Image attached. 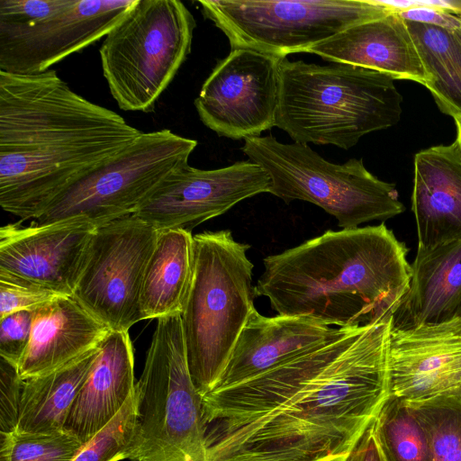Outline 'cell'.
I'll return each instance as SVG.
<instances>
[{
  "label": "cell",
  "instance_id": "6da1fadb",
  "mask_svg": "<svg viewBox=\"0 0 461 461\" xmlns=\"http://www.w3.org/2000/svg\"><path fill=\"white\" fill-rule=\"evenodd\" d=\"M393 318L331 336L249 380L202 397L208 461H333L389 398Z\"/></svg>",
  "mask_w": 461,
  "mask_h": 461
},
{
  "label": "cell",
  "instance_id": "7a4b0ae2",
  "mask_svg": "<svg viewBox=\"0 0 461 461\" xmlns=\"http://www.w3.org/2000/svg\"><path fill=\"white\" fill-rule=\"evenodd\" d=\"M141 131L74 92L54 69L0 71V205L37 220L68 187L125 150Z\"/></svg>",
  "mask_w": 461,
  "mask_h": 461
},
{
  "label": "cell",
  "instance_id": "3957f363",
  "mask_svg": "<svg viewBox=\"0 0 461 461\" xmlns=\"http://www.w3.org/2000/svg\"><path fill=\"white\" fill-rule=\"evenodd\" d=\"M408 249L384 223L327 230L263 259L254 286L278 315L330 327H359L394 318L408 293Z\"/></svg>",
  "mask_w": 461,
  "mask_h": 461
},
{
  "label": "cell",
  "instance_id": "277c9868",
  "mask_svg": "<svg viewBox=\"0 0 461 461\" xmlns=\"http://www.w3.org/2000/svg\"><path fill=\"white\" fill-rule=\"evenodd\" d=\"M394 78L344 63H279L276 126L297 143L349 149L372 131L396 124L402 96Z\"/></svg>",
  "mask_w": 461,
  "mask_h": 461
},
{
  "label": "cell",
  "instance_id": "5b68a950",
  "mask_svg": "<svg viewBox=\"0 0 461 461\" xmlns=\"http://www.w3.org/2000/svg\"><path fill=\"white\" fill-rule=\"evenodd\" d=\"M250 246L230 230L194 236V273L181 314L192 381L203 397L216 385L255 308Z\"/></svg>",
  "mask_w": 461,
  "mask_h": 461
},
{
  "label": "cell",
  "instance_id": "8992f818",
  "mask_svg": "<svg viewBox=\"0 0 461 461\" xmlns=\"http://www.w3.org/2000/svg\"><path fill=\"white\" fill-rule=\"evenodd\" d=\"M130 461H208L202 396L188 369L181 315L158 319L140 379Z\"/></svg>",
  "mask_w": 461,
  "mask_h": 461
},
{
  "label": "cell",
  "instance_id": "52a82bcc",
  "mask_svg": "<svg viewBox=\"0 0 461 461\" xmlns=\"http://www.w3.org/2000/svg\"><path fill=\"white\" fill-rule=\"evenodd\" d=\"M241 150L268 173L269 194L286 203H312L334 216L342 229L404 211L395 185L370 173L361 158L334 164L308 144L282 143L272 135L247 138Z\"/></svg>",
  "mask_w": 461,
  "mask_h": 461
},
{
  "label": "cell",
  "instance_id": "ba28073f",
  "mask_svg": "<svg viewBox=\"0 0 461 461\" xmlns=\"http://www.w3.org/2000/svg\"><path fill=\"white\" fill-rule=\"evenodd\" d=\"M196 23L178 0H137L104 36L103 75L123 111L149 113L187 59Z\"/></svg>",
  "mask_w": 461,
  "mask_h": 461
},
{
  "label": "cell",
  "instance_id": "9c48e42d",
  "mask_svg": "<svg viewBox=\"0 0 461 461\" xmlns=\"http://www.w3.org/2000/svg\"><path fill=\"white\" fill-rule=\"evenodd\" d=\"M204 18L228 38L230 50L278 58L307 50L345 29L392 12L375 0H198Z\"/></svg>",
  "mask_w": 461,
  "mask_h": 461
},
{
  "label": "cell",
  "instance_id": "30bf717a",
  "mask_svg": "<svg viewBox=\"0 0 461 461\" xmlns=\"http://www.w3.org/2000/svg\"><path fill=\"white\" fill-rule=\"evenodd\" d=\"M197 145L167 129L141 134L106 165L59 194L36 220L83 219L95 226L133 214Z\"/></svg>",
  "mask_w": 461,
  "mask_h": 461
},
{
  "label": "cell",
  "instance_id": "8fae6325",
  "mask_svg": "<svg viewBox=\"0 0 461 461\" xmlns=\"http://www.w3.org/2000/svg\"><path fill=\"white\" fill-rule=\"evenodd\" d=\"M158 234L134 214L95 229L72 297L110 330L143 321L141 286Z\"/></svg>",
  "mask_w": 461,
  "mask_h": 461
},
{
  "label": "cell",
  "instance_id": "7c38bea8",
  "mask_svg": "<svg viewBox=\"0 0 461 461\" xmlns=\"http://www.w3.org/2000/svg\"><path fill=\"white\" fill-rule=\"evenodd\" d=\"M281 59L252 50H231L214 67L194 100L202 122L232 140L258 137L276 126Z\"/></svg>",
  "mask_w": 461,
  "mask_h": 461
},
{
  "label": "cell",
  "instance_id": "4fadbf2b",
  "mask_svg": "<svg viewBox=\"0 0 461 461\" xmlns=\"http://www.w3.org/2000/svg\"><path fill=\"white\" fill-rule=\"evenodd\" d=\"M270 186L268 173L250 160L211 170L186 163L172 172L133 214L157 230L192 232L238 203L269 193Z\"/></svg>",
  "mask_w": 461,
  "mask_h": 461
},
{
  "label": "cell",
  "instance_id": "5bb4252c",
  "mask_svg": "<svg viewBox=\"0 0 461 461\" xmlns=\"http://www.w3.org/2000/svg\"><path fill=\"white\" fill-rule=\"evenodd\" d=\"M137 0H68L30 23L0 25V71L40 74L104 37Z\"/></svg>",
  "mask_w": 461,
  "mask_h": 461
},
{
  "label": "cell",
  "instance_id": "9a60e30c",
  "mask_svg": "<svg viewBox=\"0 0 461 461\" xmlns=\"http://www.w3.org/2000/svg\"><path fill=\"white\" fill-rule=\"evenodd\" d=\"M97 226L69 219L0 229V272L72 296Z\"/></svg>",
  "mask_w": 461,
  "mask_h": 461
},
{
  "label": "cell",
  "instance_id": "2e32d148",
  "mask_svg": "<svg viewBox=\"0 0 461 461\" xmlns=\"http://www.w3.org/2000/svg\"><path fill=\"white\" fill-rule=\"evenodd\" d=\"M388 382L389 396L405 402L461 394V318L410 327L393 322Z\"/></svg>",
  "mask_w": 461,
  "mask_h": 461
},
{
  "label": "cell",
  "instance_id": "e0dca14e",
  "mask_svg": "<svg viewBox=\"0 0 461 461\" xmlns=\"http://www.w3.org/2000/svg\"><path fill=\"white\" fill-rule=\"evenodd\" d=\"M307 53L333 63L366 68L427 86L429 77L406 22L392 12L352 25Z\"/></svg>",
  "mask_w": 461,
  "mask_h": 461
},
{
  "label": "cell",
  "instance_id": "ac0fdd59",
  "mask_svg": "<svg viewBox=\"0 0 461 461\" xmlns=\"http://www.w3.org/2000/svg\"><path fill=\"white\" fill-rule=\"evenodd\" d=\"M335 330L309 317H266L254 308L212 390L266 373L322 342Z\"/></svg>",
  "mask_w": 461,
  "mask_h": 461
},
{
  "label": "cell",
  "instance_id": "d6986e66",
  "mask_svg": "<svg viewBox=\"0 0 461 461\" xmlns=\"http://www.w3.org/2000/svg\"><path fill=\"white\" fill-rule=\"evenodd\" d=\"M411 201L418 249L461 240V146L456 140L415 155Z\"/></svg>",
  "mask_w": 461,
  "mask_h": 461
},
{
  "label": "cell",
  "instance_id": "ffe728a7",
  "mask_svg": "<svg viewBox=\"0 0 461 461\" xmlns=\"http://www.w3.org/2000/svg\"><path fill=\"white\" fill-rule=\"evenodd\" d=\"M99 348L64 425V429L83 445L118 414L136 387L129 331L110 330Z\"/></svg>",
  "mask_w": 461,
  "mask_h": 461
},
{
  "label": "cell",
  "instance_id": "44dd1931",
  "mask_svg": "<svg viewBox=\"0 0 461 461\" xmlns=\"http://www.w3.org/2000/svg\"><path fill=\"white\" fill-rule=\"evenodd\" d=\"M109 331L72 296H60L33 311L18 373L25 380L51 372L97 348Z\"/></svg>",
  "mask_w": 461,
  "mask_h": 461
},
{
  "label": "cell",
  "instance_id": "7402d4cb",
  "mask_svg": "<svg viewBox=\"0 0 461 461\" xmlns=\"http://www.w3.org/2000/svg\"><path fill=\"white\" fill-rule=\"evenodd\" d=\"M401 311L402 327L461 318V240L417 249L410 287Z\"/></svg>",
  "mask_w": 461,
  "mask_h": 461
},
{
  "label": "cell",
  "instance_id": "603a6c76",
  "mask_svg": "<svg viewBox=\"0 0 461 461\" xmlns=\"http://www.w3.org/2000/svg\"><path fill=\"white\" fill-rule=\"evenodd\" d=\"M194 236L183 229L158 230L140 293L143 320L181 315L194 273Z\"/></svg>",
  "mask_w": 461,
  "mask_h": 461
},
{
  "label": "cell",
  "instance_id": "cb8c5ba5",
  "mask_svg": "<svg viewBox=\"0 0 461 461\" xmlns=\"http://www.w3.org/2000/svg\"><path fill=\"white\" fill-rule=\"evenodd\" d=\"M99 346L51 372L23 380L16 432L64 430L70 409L99 354Z\"/></svg>",
  "mask_w": 461,
  "mask_h": 461
},
{
  "label": "cell",
  "instance_id": "d4e9b609",
  "mask_svg": "<svg viewBox=\"0 0 461 461\" xmlns=\"http://www.w3.org/2000/svg\"><path fill=\"white\" fill-rule=\"evenodd\" d=\"M406 22L429 77L427 88L439 110L461 114V41L455 31Z\"/></svg>",
  "mask_w": 461,
  "mask_h": 461
},
{
  "label": "cell",
  "instance_id": "484cf974",
  "mask_svg": "<svg viewBox=\"0 0 461 461\" xmlns=\"http://www.w3.org/2000/svg\"><path fill=\"white\" fill-rule=\"evenodd\" d=\"M373 423L386 461H432L427 435L405 401L389 396Z\"/></svg>",
  "mask_w": 461,
  "mask_h": 461
},
{
  "label": "cell",
  "instance_id": "4316f807",
  "mask_svg": "<svg viewBox=\"0 0 461 461\" xmlns=\"http://www.w3.org/2000/svg\"><path fill=\"white\" fill-rule=\"evenodd\" d=\"M421 424L432 461H461V394L406 402Z\"/></svg>",
  "mask_w": 461,
  "mask_h": 461
},
{
  "label": "cell",
  "instance_id": "83f0119b",
  "mask_svg": "<svg viewBox=\"0 0 461 461\" xmlns=\"http://www.w3.org/2000/svg\"><path fill=\"white\" fill-rule=\"evenodd\" d=\"M84 445L61 430L0 434V461H72Z\"/></svg>",
  "mask_w": 461,
  "mask_h": 461
},
{
  "label": "cell",
  "instance_id": "f1b7e54d",
  "mask_svg": "<svg viewBox=\"0 0 461 461\" xmlns=\"http://www.w3.org/2000/svg\"><path fill=\"white\" fill-rule=\"evenodd\" d=\"M135 420L136 393L134 392L118 414L82 447L72 461H122L127 459L133 437Z\"/></svg>",
  "mask_w": 461,
  "mask_h": 461
},
{
  "label": "cell",
  "instance_id": "f546056e",
  "mask_svg": "<svg viewBox=\"0 0 461 461\" xmlns=\"http://www.w3.org/2000/svg\"><path fill=\"white\" fill-rule=\"evenodd\" d=\"M64 294L0 272V318L34 311Z\"/></svg>",
  "mask_w": 461,
  "mask_h": 461
},
{
  "label": "cell",
  "instance_id": "4dcf8cb0",
  "mask_svg": "<svg viewBox=\"0 0 461 461\" xmlns=\"http://www.w3.org/2000/svg\"><path fill=\"white\" fill-rule=\"evenodd\" d=\"M33 311H19L0 318V357L16 367L29 345Z\"/></svg>",
  "mask_w": 461,
  "mask_h": 461
},
{
  "label": "cell",
  "instance_id": "1f68e13d",
  "mask_svg": "<svg viewBox=\"0 0 461 461\" xmlns=\"http://www.w3.org/2000/svg\"><path fill=\"white\" fill-rule=\"evenodd\" d=\"M23 386L15 366L0 357V434L16 430Z\"/></svg>",
  "mask_w": 461,
  "mask_h": 461
},
{
  "label": "cell",
  "instance_id": "d6a6232c",
  "mask_svg": "<svg viewBox=\"0 0 461 461\" xmlns=\"http://www.w3.org/2000/svg\"><path fill=\"white\" fill-rule=\"evenodd\" d=\"M68 0H0V25L16 26L54 14Z\"/></svg>",
  "mask_w": 461,
  "mask_h": 461
},
{
  "label": "cell",
  "instance_id": "836d02e7",
  "mask_svg": "<svg viewBox=\"0 0 461 461\" xmlns=\"http://www.w3.org/2000/svg\"><path fill=\"white\" fill-rule=\"evenodd\" d=\"M374 420L366 429L346 461H386L376 440Z\"/></svg>",
  "mask_w": 461,
  "mask_h": 461
},
{
  "label": "cell",
  "instance_id": "e575fe53",
  "mask_svg": "<svg viewBox=\"0 0 461 461\" xmlns=\"http://www.w3.org/2000/svg\"><path fill=\"white\" fill-rule=\"evenodd\" d=\"M454 121L456 127V140L459 142L461 146V114L454 117Z\"/></svg>",
  "mask_w": 461,
  "mask_h": 461
},
{
  "label": "cell",
  "instance_id": "d590c367",
  "mask_svg": "<svg viewBox=\"0 0 461 461\" xmlns=\"http://www.w3.org/2000/svg\"><path fill=\"white\" fill-rule=\"evenodd\" d=\"M455 32H456L457 38L459 39V41H461V27L458 30L455 31Z\"/></svg>",
  "mask_w": 461,
  "mask_h": 461
},
{
  "label": "cell",
  "instance_id": "8d00e7d4",
  "mask_svg": "<svg viewBox=\"0 0 461 461\" xmlns=\"http://www.w3.org/2000/svg\"><path fill=\"white\" fill-rule=\"evenodd\" d=\"M348 456L339 457V458H337V459H335V460H333V461H346V458H347V456Z\"/></svg>",
  "mask_w": 461,
  "mask_h": 461
}]
</instances>
